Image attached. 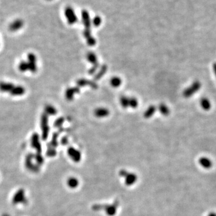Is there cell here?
<instances>
[{
  "instance_id": "32",
  "label": "cell",
  "mask_w": 216,
  "mask_h": 216,
  "mask_svg": "<svg viewBox=\"0 0 216 216\" xmlns=\"http://www.w3.org/2000/svg\"><path fill=\"white\" fill-rule=\"evenodd\" d=\"M2 216H9V215L7 214H4L3 215H2Z\"/></svg>"
},
{
  "instance_id": "30",
  "label": "cell",
  "mask_w": 216,
  "mask_h": 216,
  "mask_svg": "<svg viewBox=\"0 0 216 216\" xmlns=\"http://www.w3.org/2000/svg\"><path fill=\"white\" fill-rule=\"evenodd\" d=\"M213 70H214V72L215 73V75L216 76V63H214L213 64Z\"/></svg>"
},
{
  "instance_id": "5",
  "label": "cell",
  "mask_w": 216,
  "mask_h": 216,
  "mask_svg": "<svg viewBox=\"0 0 216 216\" xmlns=\"http://www.w3.org/2000/svg\"><path fill=\"white\" fill-rule=\"evenodd\" d=\"M28 70L32 73H36L37 72V64H36V57L33 53H29L28 55Z\"/></svg>"
},
{
  "instance_id": "19",
  "label": "cell",
  "mask_w": 216,
  "mask_h": 216,
  "mask_svg": "<svg viewBox=\"0 0 216 216\" xmlns=\"http://www.w3.org/2000/svg\"><path fill=\"white\" fill-rule=\"evenodd\" d=\"M159 109L161 114L165 116H167L169 114V113H170V111H169V107L165 104H160L159 106Z\"/></svg>"
},
{
  "instance_id": "24",
  "label": "cell",
  "mask_w": 216,
  "mask_h": 216,
  "mask_svg": "<svg viewBox=\"0 0 216 216\" xmlns=\"http://www.w3.org/2000/svg\"><path fill=\"white\" fill-rule=\"evenodd\" d=\"M129 105L132 108H136L137 107L138 102L136 98L130 97L129 99Z\"/></svg>"
},
{
  "instance_id": "1",
  "label": "cell",
  "mask_w": 216,
  "mask_h": 216,
  "mask_svg": "<svg viewBox=\"0 0 216 216\" xmlns=\"http://www.w3.org/2000/svg\"><path fill=\"white\" fill-rule=\"evenodd\" d=\"M41 138L45 141L47 139L49 133V127L48 124V115L45 113L43 114L41 117Z\"/></svg>"
},
{
  "instance_id": "10",
  "label": "cell",
  "mask_w": 216,
  "mask_h": 216,
  "mask_svg": "<svg viewBox=\"0 0 216 216\" xmlns=\"http://www.w3.org/2000/svg\"><path fill=\"white\" fill-rule=\"evenodd\" d=\"M25 89L22 86H14L10 94L13 96H20L25 94Z\"/></svg>"
},
{
  "instance_id": "8",
  "label": "cell",
  "mask_w": 216,
  "mask_h": 216,
  "mask_svg": "<svg viewBox=\"0 0 216 216\" xmlns=\"http://www.w3.org/2000/svg\"><path fill=\"white\" fill-rule=\"evenodd\" d=\"M80 91L79 88L78 87H73V88H69L66 89V91L65 92V96L67 100L69 101H71L73 99L74 95L76 93H79Z\"/></svg>"
},
{
  "instance_id": "2",
  "label": "cell",
  "mask_w": 216,
  "mask_h": 216,
  "mask_svg": "<svg viewBox=\"0 0 216 216\" xmlns=\"http://www.w3.org/2000/svg\"><path fill=\"white\" fill-rule=\"evenodd\" d=\"M27 201L25 197V190L22 189L18 190L13 196L12 202L13 204H25Z\"/></svg>"
},
{
  "instance_id": "17",
  "label": "cell",
  "mask_w": 216,
  "mask_h": 216,
  "mask_svg": "<svg viewBox=\"0 0 216 216\" xmlns=\"http://www.w3.org/2000/svg\"><path fill=\"white\" fill-rule=\"evenodd\" d=\"M156 108L154 106H150L147 110L144 113V117L145 118H149L152 116V115L156 112Z\"/></svg>"
},
{
  "instance_id": "13",
  "label": "cell",
  "mask_w": 216,
  "mask_h": 216,
  "mask_svg": "<svg viewBox=\"0 0 216 216\" xmlns=\"http://www.w3.org/2000/svg\"><path fill=\"white\" fill-rule=\"evenodd\" d=\"M45 114L48 115H55L57 113V111L55 107L52 105L48 104L44 107Z\"/></svg>"
},
{
  "instance_id": "4",
  "label": "cell",
  "mask_w": 216,
  "mask_h": 216,
  "mask_svg": "<svg viewBox=\"0 0 216 216\" xmlns=\"http://www.w3.org/2000/svg\"><path fill=\"white\" fill-rule=\"evenodd\" d=\"M34 154L30 153L28 154L25 159V166L28 170L34 172H37L39 171V167L37 165H35L33 163V159H34Z\"/></svg>"
},
{
  "instance_id": "28",
  "label": "cell",
  "mask_w": 216,
  "mask_h": 216,
  "mask_svg": "<svg viewBox=\"0 0 216 216\" xmlns=\"http://www.w3.org/2000/svg\"><path fill=\"white\" fill-rule=\"evenodd\" d=\"M98 67H99V63L96 64H94V66H92V67H91V68L89 70L88 73H89V74H94L96 72V71H97V70Z\"/></svg>"
},
{
  "instance_id": "9",
  "label": "cell",
  "mask_w": 216,
  "mask_h": 216,
  "mask_svg": "<svg viewBox=\"0 0 216 216\" xmlns=\"http://www.w3.org/2000/svg\"><path fill=\"white\" fill-rule=\"evenodd\" d=\"M76 84L78 87H84L85 85H89L92 89H97L98 88V85L97 84L92 81H88L87 79H79L78 81L76 82Z\"/></svg>"
},
{
  "instance_id": "25",
  "label": "cell",
  "mask_w": 216,
  "mask_h": 216,
  "mask_svg": "<svg viewBox=\"0 0 216 216\" xmlns=\"http://www.w3.org/2000/svg\"><path fill=\"white\" fill-rule=\"evenodd\" d=\"M64 122V118L63 117H60L57 119L56 121L54 122V127L57 128L60 127L61 126L63 125Z\"/></svg>"
},
{
  "instance_id": "7",
  "label": "cell",
  "mask_w": 216,
  "mask_h": 216,
  "mask_svg": "<svg viewBox=\"0 0 216 216\" xmlns=\"http://www.w3.org/2000/svg\"><path fill=\"white\" fill-rule=\"evenodd\" d=\"M23 26H24V21L21 19H18L14 21L10 24L9 29L10 31L15 32L21 29L23 27Z\"/></svg>"
},
{
  "instance_id": "18",
  "label": "cell",
  "mask_w": 216,
  "mask_h": 216,
  "mask_svg": "<svg viewBox=\"0 0 216 216\" xmlns=\"http://www.w3.org/2000/svg\"><path fill=\"white\" fill-rule=\"evenodd\" d=\"M107 66L106 65L102 66V67H101V69L96 74V76L94 77V80H96V81L99 80L102 78V77L105 74V73L107 71Z\"/></svg>"
},
{
  "instance_id": "11",
  "label": "cell",
  "mask_w": 216,
  "mask_h": 216,
  "mask_svg": "<svg viewBox=\"0 0 216 216\" xmlns=\"http://www.w3.org/2000/svg\"><path fill=\"white\" fill-rule=\"evenodd\" d=\"M94 114L96 117L98 118H103L107 117L109 114V111L108 109H106V108L103 107H100L96 109L94 112Z\"/></svg>"
},
{
  "instance_id": "31",
  "label": "cell",
  "mask_w": 216,
  "mask_h": 216,
  "mask_svg": "<svg viewBox=\"0 0 216 216\" xmlns=\"http://www.w3.org/2000/svg\"><path fill=\"white\" fill-rule=\"evenodd\" d=\"M67 142V139H63V140H62V142L63 144H64V145H65V144Z\"/></svg>"
},
{
  "instance_id": "21",
  "label": "cell",
  "mask_w": 216,
  "mask_h": 216,
  "mask_svg": "<svg viewBox=\"0 0 216 216\" xmlns=\"http://www.w3.org/2000/svg\"><path fill=\"white\" fill-rule=\"evenodd\" d=\"M19 70L21 72H25L27 70H28V63L26 62V61H22L21 62L19 63V66H18Z\"/></svg>"
},
{
  "instance_id": "6",
  "label": "cell",
  "mask_w": 216,
  "mask_h": 216,
  "mask_svg": "<svg viewBox=\"0 0 216 216\" xmlns=\"http://www.w3.org/2000/svg\"><path fill=\"white\" fill-rule=\"evenodd\" d=\"M31 147L34 148L37 153L41 152V146L40 142V137L39 135L37 133H34L33 134L31 138Z\"/></svg>"
},
{
  "instance_id": "23",
  "label": "cell",
  "mask_w": 216,
  "mask_h": 216,
  "mask_svg": "<svg viewBox=\"0 0 216 216\" xmlns=\"http://www.w3.org/2000/svg\"><path fill=\"white\" fill-rule=\"evenodd\" d=\"M34 159H35L37 164L38 165H40L41 164H43V163L44 162V159L42 157V156L41 155L40 153H36L35 155L34 156Z\"/></svg>"
},
{
  "instance_id": "14",
  "label": "cell",
  "mask_w": 216,
  "mask_h": 216,
  "mask_svg": "<svg viewBox=\"0 0 216 216\" xmlns=\"http://www.w3.org/2000/svg\"><path fill=\"white\" fill-rule=\"evenodd\" d=\"M200 106H202L203 109L205 111H208L211 109V104L210 100L207 98H202L200 101Z\"/></svg>"
},
{
  "instance_id": "26",
  "label": "cell",
  "mask_w": 216,
  "mask_h": 216,
  "mask_svg": "<svg viewBox=\"0 0 216 216\" xmlns=\"http://www.w3.org/2000/svg\"><path fill=\"white\" fill-rule=\"evenodd\" d=\"M200 163L203 166L208 167L211 166V162L210 161L206 158H201L200 159Z\"/></svg>"
},
{
  "instance_id": "15",
  "label": "cell",
  "mask_w": 216,
  "mask_h": 216,
  "mask_svg": "<svg viewBox=\"0 0 216 216\" xmlns=\"http://www.w3.org/2000/svg\"><path fill=\"white\" fill-rule=\"evenodd\" d=\"M87 59L90 63H92L93 64L98 63L96 55L92 52H89L87 54Z\"/></svg>"
},
{
  "instance_id": "27",
  "label": "cell",
  "mask_w": 216,
  "mask_h": 216,
  "mask_svg": "<svg viewBox=\"0 0 216 216\" xmlns=\"http://www.w3.org/2000/svg\"><path fill=\"white\" fill-rule=\"evenodd\" d=\"M55 154H56V151L55 148L49 147L47 150V152H46V155L49 157H53L55 155Z\"/></svg>"
},
{
  "instance_id": "22",
  "label": "cell",
  "mask_w": 216,
  "mask_h": 216,
  "mask_svg": "<svg viewBox=\"0 0 216 216\" xmlns=\"http://www.w3.org/2000/svg\"><path fill=\"white\" fill-rule=\"evenodd\" d=\"M129 99L126 96H121L120 98V103L121 106L124 108H127L129 106Z\"/></svg>"
},
{
  "instance_id": "3",
  "label": "cell",
  "mask_w": 216,
  "mask_h": 216,
  "mask_svg": "<svg viewBox=\"0 0 216 216\" xmlns=\"http://www.w3.org/2000/svg\"><path fill=\"white\" fill-rule=\"evenodd\" d=\"M201 87V84L199 81H195L193 83V84L186 89L183 92V96L184 97L189 98L193 96L196 92H197L199 89Z\"/></svg>"
},
{
  "instance_id": "16",
  "label": "cell",
  "mask_w": 216,
  "mask_h": 216,
  "mask_svg": "<svg viewBox=\"0 0 216 216\" xmlns=\"http://www.w3.org/2000/svg\"><path fill=\"white\" fill-rule=\"evenodd\" d=\"M68 153L69 154V156L73 159H74L75 160H77V159H79V157L80 156L79 152L73 148H70L68 150Z\"/></svg>"
},
{
  "instance_id": "12",
  "label": "cell",
  "mask_w": 216,
  "mask_h": 216,
  "mask_svg": "<svg viewBox=\"0 0 216 216\" xmlns=\"http://www.w3.org/2000/svg\"><path fill=\"white\" fill-rule=\"evenodd\" d=\"M14 85L12 83L9 82H0V91L3 92H9L13 88Z\"/></svg>"
},
{
  "instance_id": "20",
  "label": "cell",
  "mask_w": 216,
  "mask_h": 216,
  "mask_svg": "<svg viewBox=\"0 0 216 216\" xmlns=\"http://www.w3.org/2000/svg\"><path fill=\"white\" fill-rule=\"evenodd\" d=\"M111 84L114 88L119 87L121 84V79L118 77H114L111 80Z\"/></svg>"
},
{
  "instance_id": "29",
  "label": "cell",
  "mask_w": 216,
  "mask_h": 216,
  "mask_svg": "<svg viewBox=\"0 0 216 216\" xmlns=\"http://www.w3.org/2000/svg\"><path fill=\"white\" fill-rule=\"evenodd\" d=\"M69 185L70 187H74L76 185V180L73 178L70 179L69 180Z\"/></svg>"
}]
</instances>
